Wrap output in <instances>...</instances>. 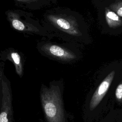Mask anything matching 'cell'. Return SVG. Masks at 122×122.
Segmentation results:
<instances>
[{"label": "cell", "instance_id": "cell-5", "mask_svg": "<svg viewBox=\"0 0 122 122\" xmlns=\"http://www.w3.org/2000/svg\"><path fill=\"white\" fill-rule=\"evenodd\" d=\"M1 81L2 98L0 111V122H12L13 109L11 84L4 73L2 75Z\"/></svg>", "mask_w": 122, "mask_h": 122}, {"label": "cell", "instance_id": "cell-8", "mask_svg": "<svg viewBox=\"0 0 122 122\" xmlns=\"http://www.w3.org/2000/svg\"><path fill=\"white\" fill-rule=\"evenodd\" d=\"M19 7L30 10H38L51 4L52 1L48 0H15Z\"/></svg>", "mask_w": 122, "mask_h": 122}, {"label": "cell", "instance_id": "cell-11", "mask_svg": "<svg viewBox=\"0 0 122 122\" xmlns=\"http://www.w3.org/2000/svg\"><path fill=\"white\" fill-rule=\"evenodd\" d=\"M115 96L116 99L119 102H122V82L120 83L117 86L115 92Z\"/></svg>", "mask_w": 122, "mask_h": 122}, {"label": "cell", "instance_id": "cell-1", "mask_svg": "<svg viewBox=\"0 0 122 122\" xmlns=\"http://www.w3.org/2000/svg\"><path fill=\"white\" fill-rule=\"evenodd\" d=\"M41 24L52 38L73 41L82 36L77 16L68 9L55 7L46 10L42 16Z\"/></svg>", "mask_w": 122, "mask_h": 122}, {"label": "cell", "instance_id": "cell-2", "mask_svg": "<svg viewBox=\"0 0 122 122\" xmlns=\"http://www.w3.org/2000/svg\"><path fill=\"white\" fill-rule=\"evenodd\" d=\"M62 80H54L49 86L41 84L40 96L41 106L48 122H65Z\"/></svg>", "mask_w": 122, "mask_h": 122}, {"label": "cell", "instance_id": "cell-3", "mask_svg": "<svg viewBox=\"0 0 122 122\" xmlns=\"http://www.w3.org/2000/svg\"><path fill=\"white\" fill-rule=\"evenodd\" d=\"M5 14L10 26L14 30L28 35L53 38L41 23L33 17L32 13L20 10H9Z\"/></svg>", "mask_w": 122, "mask_h": 122}, {"label": "cell", "instance_id": "cell-9", "mask_svg": "<svg viewBox=\"0 0 122 122\" xmlns=\"http://www.w3.org/2000/svg\"><path fill=\"white\" fill-rule=\"evenodd\" d=\"M105 18L108 26L111 28H117L122 25V19L110 9H105Z\"/></svg>", "mask_w": 122, "mask_h": 122}, {"label": "cell", "instance_id": "cell-6", "mask_svg": "<svg viewBox=\"0 0 122 122\" xmlns=\"http://www.w3.org/2000/svg\"><path fill=\"white\" fill-rule=\"evenodd\" d=\"M115 71L110 72L103 80L93 93L90 102V109L92 111L101 102L107 92L115 77Z\"/></svg>", "mask_w": 122, "mask_h": 122}, {"label": "cell", "instance_id": "cell-4", "mask_svg": "<svg viewBox=\"0 0 122 122\" xmlns=\"http://www.w3.org/2000/svg\"><path fill=\"white\" fill-rule=\"evenodd\" d=\"M36 48L42 55L61 63L71 62L78 57L68 46L47 40L39 41Z\"/></svg>", "mask_w": 122, "mask_h": 122}, {"label": "cell", "instance_id": "cell-12", "mask_svg": "<svg viewBox=\"0 0 122 122\" xmlns=\"http://www.w3.org/2000/svg\"><path fill=\"white\" fill-rule=\"evenodd\" d=\"M5 64L4 62L0 61V99L2 100V86L1 81V77L4 73Z\"/></svg>", "mask_w": 122, "mask_h": 122}, {"label": "cell", "instance_id": "cell-7", "mask_svg": "<svg viewBox=\"0 0 122 122\" xmlns=\"http://www.w3.org/2000/svg\"><path fill=\"white\" fill-rule=\"evenodd\" d=\"M8 60L14 65L17 74L22 78L23 75L24 59L22 54L13 48H10L0 52V61Z\"/></svg>", "mask_w": 122, "mask_h": 122}, {"label": "cell", "instance_id": "cell-10", "mask_svg": "<svg viewBox=\"0 0 122 122\" xmlns=\"http://www.w3.org/2000/svg\"><path fill=\"white\" fill-rule=\"evenodd\" d=\"M110 9L122 18V0H117L110 4Z\"/></svg>", "mask_w": 122, "mask_h": 122}]
</instances>
